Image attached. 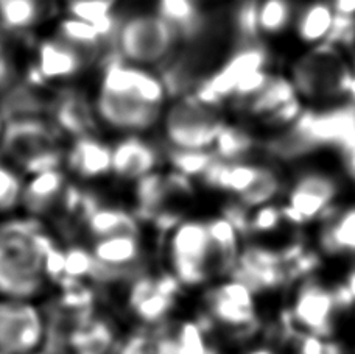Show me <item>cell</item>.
<instances>
[{"mask_svg":"<svg viewBox=\"0 0 355 354\" xmlns=\"http://www.w3.org/2000/svg\"><path fill=\"white\" fill-rule=\"evenodd\" d=\"M67 16L81 19L95 25L110 22L119 0H61Z\"/></svg>","mask_w":355,"mask_h":354,"instance_id":"cell-20","label":"cell"},{"mask_svg":"<svg viewBox=\"0 0 355 354\" xmlns=\"http://www.w3.org/2000/svg\"><path fill=\"white\" fill-rule=\"evenodd\" d=\"M0 147L10 156L11 164L35 167L37 174L53 169L60 144L53 128L33 117H22L6 124Z\"/></svg>","mask_w":355,"mask_h":354,"instance_id":"cell-10","label":"cell"},{"mask_svg":"<svg viewBox=\"0 0 355 354\" xmlns=\"http://www.w3.org/2000/svg\"><path fill=\"white\" fill-rule=\"evenodd\" d=\"M345 178L326 167H304L285 189L288 216L301 226H315L343 201Z\"/></svg>","mask_w":355,"mask_h":354,"instance_id":"cell-8","label":"cell"},{"mask_svg":"<svg viewBox=\"0 0 355 354\" xmlns=\"http://www.w3.org/2000/svg\"><path fill=\"white\" fill-rule=\"evenodd\" d=\"M156 153L141 135H128L112 147V172L126 178L147 174L155 167Z\"/></svg>","mask_w":355,"mask_h":354,"instance_id":"cell-16","label":"cell"},{"mask_svg":"<svg viewBox=\"0 0 355 354\" xmlns=\"http://www.w3.org/2000/svg\"><path fill=\"white\" fill-rule=\"evenodd\" d=\"M178 31L161 15L132 16L119 30L117 46L122 60L150 67L161 62L173 49Z\"/></svg>","mask_w":355,"mask_h":354,"instance_id":"cell-9","label":"cell"},{"mask_svg":"<svg viewBox=\"0 0 355 354\" xmlns=\"http://www.w3.org/2000/svg\"><path fill=\"white\" fill-rule=\"evenodd\" d=\"M61 0H0V24L5 28L24 31L47 22Z\"/></svg>","mask_w":355,"mask_h":354,"instance_id":"cell-15","label":"cell"},{"mask_svg":"<svg viewBox=\"0 0 355 354\" xmlns=\"http://www.w3.org/2000/svg\"><path fill=\"white\" fill-rule=\"evenodd\" d=\"M331 2L337 15L355 17V0H331Z\"/></svg>","mask_w":355,"mask_h":354,"instance_id":"cell-23","label":"cell"},{"mask_svg":"<svg viewBox=\"0 0 355 354\" xmlns=\"http://www.w3.org/2000/svg\"><path fill=\"white\" fill-rule=\"evenodd\" d=\"M5 126H6V124H5V120H3V116H2V112H0V144H2V139H3Z\"/></svg>","mask_w":355,"mask_h":354,"instance_id":"cell-25","label":"cell"},{"mask_svg":"<svg viewBox=\"0 0 355 354\" xmlns=\"http://www.w3.org/2000/svg\"><path fill=\"white\" fill-rule=\"evenodd\" d=\"M162 122L168 142L184 151L211 147L226 130L218 100L201 92L187 94L167 106Z\"/></svg>","mask_w":355,"mask_h":354,"instance_id":"cell-7","label":"cell"},{"mask_svg":"<svg viewBox=\"0 0 355 354\" xmlns=\"http://www.w3.org/2000/svg\"><path fill=\"white\" fill-rule=\"evenodd\" d=\"M110 24V22H107ZM67 16L37 49V71L44 80H69L87 71L100 58L103 27Z\"/></svg>","mask_w":355,"mask_h":354,"instance_id":"cell-5","label":"cell"},{"mask_svg":"<svg viewBox=\"0 0 355 354\" xmlns=\"http://www.w3.org/2000/svg\"><path fill=\"white\" fill-rule=\"evenodd\" d=\"M296 12L291 0H262L257 3V27L263 35L276 36L295 24Z\"/></svg>","mask_w":355,"mask_h":354,"instance_id":"cell-18","label":"cell"},{"mask_svg":"<svg viewBox=\"0 0 355 354\" xmlns=\"http://www.w3.org/2000/svg\"><path fill=\"white\" fill-rule=\"evenodd\" d=\"M35 354H46V353H42V351H37V353H35Z\"/></svg>","mask_w":355,"mask_h":354,"instance_id":"cell-26","label":"cell"},{"mask_svg":"<svg viewBox=\"0 0 355 354\" xmlns=\"http://www.w3.org/2000/svg\"><path fill=\"white\" fill-rule=\"evenodd\" d=\"M354 78V67L341 55L338 46L329 42L302 55L290 74L297 96L310 103H329L347 96Z\"/></svg>","mask_w":355,"mask_h":354,"instance_id":"cell-6","label":"cell"},{"mask_svg":"<svg viewBox=\"0 0 355 354\" xmlns=\"http://www.w3.org/2000/svg\"><path fill=\"white\" fill-rule=\"evenodd\" d=\"M94 110L107 128L125 136L141 135L164 119L166 85L147 67L116 61L105 69Z\"/></svg>","mask_w":355,"mask_h":354,"instance_id":"cell-2","label":"cell"},{"mask_svg":"<svg viewBox=\"0 0 355 354\" xmlns=\"http://www.w3.org/2000/svg\"><path fill=\"white\" fill-rule=\"evenodd\" d=\"M46 340V319L36 300L0 298V354H35Z\"/></svg>","mask_w":355,"mask_h":354,"instance_id":"cell-11","label":"cell"},{"mask_svg":"<svg viewBox=\"0 0 355 354\" xmlns=\"http://www.w3.org/2000/svg\"><path fill=\"white\" fill-rule=\"evenodd\" d=\"M315 245L329 261L355 262V200H343L315 225Z\"/></svg>","mask_w":355,"mask_h":354,"instance_id":"cell-12","label":"cell"},{"mask_svg":"<svg viewBox=\"0 0 355 354\" xmlns=\"http://www.w3.org/2000/svg\"><path fill=\"white\" fill-rule=\"evenodd\" d=\"M25 181L11 162L0 161V217H10L24 203Z\"/></svg>","mask_w":355,"mask_h":354,"instance_id":"cell-19","label":"cell"},{"mask_svg":"<svg viewBox=\"0 0 355 354\" xmlns=\"http://www.w3.org/2000/svg\"><path fill=\"white\" fill-rule=\"evenodd\" d=\"M347 332H349V339H351V346H352V354H355V315L351 321L349 328H347Z\"/></svg>","mask_w":355,"mask_h":354,"instance_id":"cell-24","label":"cell"},{"mask_svg":"<svg viewBox=\"0 0 355 354\" xmlns=\"http://www.w3.org/2000/svg\"><path fill=\"white\" fill-rule=\"evenodd\" d=\"M337 21L331 0H312L301 11L296 12L295 31L297 40L310 49L329 42Z\"/></svg>","mask_w":355,"mask_h":354,"instance_id":"cell-14","label":"cell"},{"mask_svg":"<svg viewBox=\"0 0 355 354\" xmlns=\"http://www.w3.org/2000/svg\"><path fill=\"white\" fill-rule=\"evenodd\" d=\"M49 240L22 220L0 222V298L36 300L50 275Z\"/></svg>","mask_w":355,"mask_h":354,"instance_id":"cell-3","label":"cell"},{"mask_svg":"<svg viewBox=\"0 0 355 354\" xmlns=\"http://www.w3.org/2000/svg\"><path fill=\"white\" fill-rule=\"evenodd\" d=\"M242 354H288L282 346L271 345V344H254L250 345L248 348L242 351Z\"/></svg>","mask_w":355,"mask_h":354,"instance_id":"cell-22","label":"cell"},{"mask_svg":"<svg viewBox=\"0 0 355 354\" xmlns=\"http://www.w3.org/2000/svg\"><path fill=\"white\" fill-rule=\"evenodd\" d=\"M340 283L345 289L347 298L351 300V303L355 307V262L347 264V269L345 271L343 278L340 280Z\"/></svg>","mask_w":355,"mask_h":354,"instance_id":"cell-21","label":"cell"},{"mask_svg":"<svg viewBox=\"0 0 355 354\" xmlns=\"http://www.w3.org/2000/svg\"><path fill=\"white\" fill-rule=\"evenodd\" d=\"M217 319L223 325L236 328L237 331L254 328L259 312L251 290L239 283L223 284L217 294Z\"/></svg>","mask_w":355,"mask_h":354,"instance_id":"cell-13","label":"cell"},{"mask_svg":"<svg viewBox=\"0 0 355 354\" xmlns=\"http://www.w3.org/2000/svg\"><path fill=\"white\" fill-rule=\"evenodd\" d=\"M239 258V233L232 222L221 216L182 220L166 244L170 273L190 289L211 287L227 280Z\"/></svg>","mask_w":355,"mask_h":354,"instance_id":"cell-1","label":"cell"},{"mask_svg":"<svg viewBox=\"0 0 355 354\" xmlns=\"http://www.w3.org/2000/svg\"><path fill=\"white\" fill-rule=\"evenodd\" d=\"M67 160L75 174L94 178L112 170V149L94 137H80L69 150Z\"/></svg>","mask_w":355,"mask_h":354,"instance_id":"cell-17","label":"cell"},{"mask_svg":"<svg viewBox=\"0 0 355 354\" xmlns=\"http://www.w3.org/2000/svg\"><path fill=\"white\" fill-rule=\"evenodd\" d=\"M354 315L355 307L341 283L331 278L304 276L290 292V325L327 342H335L347 331Z\"/></svg>","mask_w":355,"mask_h":354,"instance_id":"cell-4","label":"cell"}]
</instances>
